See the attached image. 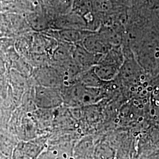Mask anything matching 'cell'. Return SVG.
<instances>
[{"instance_id": "6da1fadb", "label": "cell", "mask_w": 159, "mask_h": 159, "mask_svg": "<svg viewBox=\"0 0 159 159\" xmlns=\"http://www.w3.org/2000/svg\"><path fill=\"white\" fill-rule=\"evenodd\" d=\"M81 44L86 50L94 54L104 55L112 47L98 32L90 31H87Z\"/></svg>"}, {"instance_id": "7a4b0ae2", "label": "cell", "mask_w": 159, "mask_h": 159, "mask_svg": "<svg viewBox=\"0 0 159 159\" xmlns=\"http://www.w3.org/2000/svg\"><path fill=\"white\" fill-rule=\"evenodd\" d=\"M102 55L94 54L86 50L82 46H77L75 51L76 61L83 67H89L93 65H97L100 61Z\"/></svg>"}, {"instance_id": "3957f363", "label": "cell", "mask_w": 159, "mask_h": 159, "mask_svg": "<svg viewBox=\"0 0 159 159\" xmlns=\"http://www.w3.org/2000/svg\"><path fill=\"white\" fill-rule=\"evenodd\" d=\"M24 152L31 159H38L43 149L47 148L46 143H42L40 140L32 139L27 142H20Z\"/></svg>"}, {"instance_id": "277c9868", "label": "cell", "mask_w": 159, "mask_h": 159, "mask_svg": "<svg viewBox=\"0 0 159 159\" xmlns=\"http://www.w3.org/2000/svg\"><path fill=\"white\" fill-rule=\"evenodd\" d=\"M118 69L119 68L114 66L98 64L94 67V71L100 79L108 80L114 77L118 72Z\"/></svg>"}, {"instance_id": "5b68a950", "label": "cell", "mask_w": 159, "mask_h": 159, "mask_svg": "<svg viewBox=\"0 0 159 159\" xmlns=\"http://www.w3.org/2000/svg\"><path fill=\"white\" fill-rule=\"evenodd\" d=\"M75 13L84 18L93 12L91 0H76L75 4Z\"/></svg>"}, {"instance_id": "8992f818", "label": "cell", "mask_w": 159, "mask_h": 159, "mask_svg": "<svg viewBox=\"0 0 159 159\" xmlns=\"http://www.w3.org/2000/svg\"><path fill=\"white\" fill-rule=\"evenodd\" d=\"M93 11L105 12L113 7L111 0H91Z\"/></svg>"}, {"instance_id": "52a82bcc", "label": "cell", "mask_w": 159, "mask_h": 159, "mask_svg": "<svg viewBox=\"0 0 159 159\" xmlns=\"http://www.w3.org/2000/svg\"><path fill=\"white\" fill-rule=\"evenodd\" d=\"M11 159H31L23 150L20 142L17 144L12 154Z\"/></svg>"}, {"instance_id": "ba28073f", "label": "cell", "mask_w": 159, "mask_h": 159, "mask_svg": "<svg viewBox=\"0 0 159 159\" xmlns=\"http://www.w3.org/2000/svg\"><path fill=\"white\" fill-rule=\"evenodd\" d=\"M148 91H151L152 90H153V89H152V87H148Z\"/></svg>"}, {"instance_id": "9c48e42d", "label": "cell", "mask_w": 159, "mask_h": 159, "mask_svg": "<svg viewBox=\"0 0 159 159\" xmlns=\"http://www.w3.org/2000/svg\"><path fill=\"white\" fill-rule=\"evenodd\" d=\"M148 85V83H147V82H145V83L143 84V87H147V85Z\"/></svg>"}, {"instance_id": "30bf717a", "label": "cell", "mask_w": 159, "mask_h": 159, "mask_svg": "<svg viewBox=\"0 0 159 159\" xmlns=\"http://www.w3.org/2000/svg\"><path fill=\"white\" fill-rule=\"evenodd\" d=\"M142 87H139V88H138V91H139V92H140V91H142Z\"/></svg>"}, {"instance_id": "8fae6325", "label": "cell", "mask_w": 159, "mask_h": 159, "mask_svg": "<svg viewBox=\"0 0 159 159\" xmlns=\"http://www.w3.org/2000/svg\"><path fill=\"white\" fill-rule=\"evenodd\" d=\"M130 90L131 91H135V88L134 87H131L130 88Z\"/></svg>"}, {"instance_id": "7c38bea8", "label": "cell", "mask_w": 159, "mask_h": 159, "mask_svg": "<svg viewBox=\"0 0 159 159\" xmlns=\"http://www.w3.org/2000/svg\"><path fill=\"white\" fill-rule=\"evenodd\" d=\"M138 107H139V108H143V107H144V106L143 105H142V104H139V106H138Z\"/></svg>"}, {"instance_id": "4fadbf2b", "label": "cell", "mask_w": 159, "mask_h": 159, "mask_svg": "<svg viewBox=\"0 0 159 159\" xmlns=\"http://www.w3.org/2000/svg\"><path fill=\"white\" fill-rule=\"evenodd\" d=\"M143 120V118L142 117H139V122H140V121H142Z\"/></svg>"}, {"instance_id": "5bb4252c", "label": "cell", "mask_w": 159, "mask_h": 159, "mask_svg": "<svg viewBox=\"0 0 159 159\" xmlns=\"http://www.w3.org/2000/svg\"><path fill=\"white\" fill-rule=\"evenodd\" d=\"M134 103L135 104H136V105H138V106L139 105V102H137L136 100H134Z\"/></svg>"}, {"instance_id": "9a60e30c", "label": "cell", "mask_w": 159, "mask_h": 159, "mask_svg": "<svg viewBox=\"0 0 159 159\" xmlns=\"http://www.w3.org/2000/svg\"><path fill=\"white\" fill-rule=\"evenodd\" d=\"M119 121V119H116L115 120V123H118Z\"/></svg>"}, {"instance_id": "2e32d148", "label": "cell", "mask_w": 159, "mask_h": 159, "mask_svg": "<svg viewBox=\"0 0 159 159\" xmlns=\"http://www.w3.org/2000/svg\"><path fill=\"white\" fill-rule=\"evenodd\" d=\"M78 132H79V133H81V130L80 129H78Z\"/></svg>"}, {"instance_id": "e0dca14e", "label": "cell", "mask_w": 159, "mask_h": 159, "mask_svg": "<svg viewBox=\"0 0 159 159\" xmlns=\"http://www.w3.org/2000/svg\"><path fill=\"white\" fill-rule=\"evenodd\" d=\"M151 113H152V114H154V110L151 111Z\"/></svg>"}, {"instance_id": "ac0fdd59", "label": "cell", "mask_w": 159, "mask_h": 159, "mask_svg": "<svg viewBox=\"0 0 159 159\" xmlns=\"http://www.w3.org/2000/svg\"><path fill=\"white\" fill-rule=\"evenodd\" d=\"M146 93H147L146 90H143V94H146Z\"/></svg>"}, {"instance_id": "d6986e66", "label": "cell", "mask_w": 159, "mask_h": 159, "mask_svg": "<svg viewBox=\"0 0 159 159\" xmlns=\"http://www.w3.org/2000/svg\"><path fill=\"white\" fill-rule=\"evenodd\" d=\"M130 117V118H131L132 117H133V114H131Z\"/></svg>"}, {"instance_id": "ffe728a7", "label": "cell", "mask_w": 159, "mask_h": 159, "mask_svg": "<svg viewBox=\"0 0 159 159\" xmlns=\"http://www.w3.org/2000/svg\"><path fill=\"white\" fill-rule=\"evenodd\" d=\"M158 1V0H155V1Z\"/></svg>"}]
</instances>
